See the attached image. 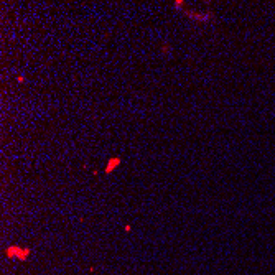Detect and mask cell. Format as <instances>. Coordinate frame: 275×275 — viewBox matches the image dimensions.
<instances>
[{"mask_svg": "<svg viewBox=\"0 0 275 275\" xmlns=\"http://www.w3.org/2000/svg\"><path fill=\"white\" fill-rule=\"evenodd\" d=\"M185 15L190 17L193 21L196 23H208V21H213L214 15L211 12H204V13H199V12H190V10H185Z\"/></svg>", "mask_w": 275, "mask_h": 275, "instance_id": "obj_1", "label": "cell"}, {"mask_svg": "<svg viewBox=\"0 0 275 275\" xmlns=\"http://www.w3.org/2000/svg\"><path fill=\"white\" fill-rule=\"evenodd\" d=\"M120 163H122V158H120V157H112V158H109L106 168H104V173H106V175H111L114 170L120 167Z\"/></svg>", "mask_w": 275, "mask_h": 275, "instance_id": "obj_2", "label": "cell"}, {"mask_svg": "<svg viewBox=\"0 0 275 275\" xmlns=\"http://www.w3.org/2000/svg\"><path fill=\"white\" fill-rule=\"evenodd\" d=\"M28 249H23L21 250L20 247H17V245H12L8 250H7V254H8V257H18V259H26V255H28Z\"/></svg>", "mask_w": 275, "mask_h": 275, "instance_id": "obj_3", "label": "cell"}, {"mask_svg": "<svg viewBox=\"0 0 275 275\" xmlns=\"http://www.w3.org/2000/svg\"><path fill=\"white\" fill-rule=\"evenodd\" d=\"M160 51H162V55H170V53H171V46H170L168 43H165V45H162Z\"/></svg>", "mask_w": 275, "mask_h": 275, "instance_id": "obj_4", "label": "cell"}, {"mask_svg": "<svg viewBox=\"0 0 275 275\" xmlns=\"http://www.w3.org/2000/svg\"><path fill=\"white\" fill-rule=\"evenodd\" d=\"M17 81H18V83H23V81H25V76H18V78H17Z\"/></svg>", "mask_w": 275, "mask_h": 275, "instance_id": "obj_5", "label": "cell"}]
</instances>
